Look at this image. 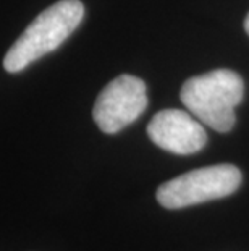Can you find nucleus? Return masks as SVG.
Masks as SVG:
<instances>
[{
    "mask_svg": "<svg viewBox=\"0 0 249 251\" xmlns=\"http://www.w3.org/2000/svg\"><path fill=\"white\" fill-rule=\"evenodd\" d=\"M240 185L241 172L235 165H209L165 181L157 190V201L167 209H181L230 196Z\"/></svg>",
    "mask_w": 249,
    "mask_h": 251,
    "instance_id": "obj_3",
    "label": "nucleus"
},
{
    "mask_svg": "<svg viewBox=\"0 0 249 251\" xmlns=\"http://www.w3.org/2000/svg\"><path fill=\"white\" fill-rule=\"evenodd\" d=\"M243 94L245 83L240 75L220 68L184 81L180 98L201 124L226 133L236 124L235 109L243 100Z\"/></svg>",
    "mask_w": 249,
    "mask_h": 251,
    "instance_id": "obj_1",
    "label": "nucleus"
},
{
    "mask_svg": "<svg viewBox=\"0 0 249 251\" xmlns=\"http://www.w3.org/2000/svg\"><path fill=\"white\" fill-rule=\"evenodd\" d=\"M146 107L144 81L133 75H120L100 91L92 115L100 130L113 135L139 119Z\"/></svg>",
    "mask_w": 249,
    "mask_h": 251,
    "instance_id": "obj_4",
    "label": "nucleus"
},
{
    "mask_svg": "<svg viewBox=\"0 0 249 251\" xmlns=\"http://www.w3.org/2000/svg\"><path fill=\"white\" fill-rule=\"evenodd\" d=\"M245 31H246L248 36H249V13L246 15V18H245Z\"/></svg>",
    "mask_w": 249,
    "mask_h": 251,
    "instance_id": "obj_6",
    "label": "nucleus"
},
{
    "mask_svg": "<svg viewBox=\"0 0 249 251\" xmlns=\"http://www.w3.org/2000/svg\"><path fill=\"white\" fill-rule=\"evenodd\" d=\"M147 135L158 148L180 156L198 152L207 143L204 124L194 119L191 112L178 109L160 110L154 115L147 125Z\"/></svg>",
    "mask_w": 249,
    "mask_h": 251,
    "instance_id": "obj_5",
    "label": "nucleus"
},
{
    "mask_svg": "<svg viewBox=\"0 0 249 251\" xmlns=\"http://www.w3.org/2000/svg\"><path fill=\"white\" fill-rule=\"evenodd\" d=\"M84 17V7L79 0H60L34 18L23 31L3 58L8 73H18L60 47L75 31Z\"/></svg>",
    "mask_w": 249,
    "mask_h": 251,
    "instance_id": "obj_2",
    "label": "nucleus"
}]
</instances>
